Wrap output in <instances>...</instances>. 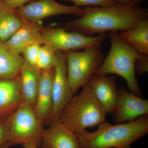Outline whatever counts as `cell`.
I'll use <instances>...</instances> for the list:
<instances>
[{"label":"cell","mask_w":148,"mask_h":148,"mask_svg":"<svg viewBox=\"0 0 148 148\" xmlns=\"http://www.w3.org/2000/svg\"><path fill=\"white\" fill-rule=\"evenodd\" d=\"M83 10V14L78 19L58 24L66 30L91 36L125 31L148 18V9L139 5L116 3L108 6L84 7Z\"/></svg>","instance_id":"6da1fadb"},{"label":"cell","mask_w":148,"mask_h":148,"mask_svg":"<svg viewBox=\"0 0 148 148\" xmlns=\"http://www.w3.org/2000/svg\"><path fill=\"white\" fill-rule=\"evenodd\" d=\"M94 132L76 134L80 148H118L129 146L148 133V115L134 121L113 125L106 121Z\"/></svg>","instance_id":"7a4b0ae2"},{"label":"cell","mask_w":148,"mask_h":148,"mask_svg":"<svg viewBox=\"0 0 148 148\" xmlns=\"http://www.w3.org/2000/svg\"><path fill=\"white\" fill-rule=\"evenodd\" d=\"M107 114L87 84L79 94L73 95L58 120L77 134L106 121Z\"/></svg>","instance_id":"3957f363"},{"label":"cell","mask_w":148,"mask_h":148,"mask_svg":"<svg viewBox=\"0 0 148 148\" xmlns=\"http://www.w3.org/2000/svg\"><path fill=\"white\" fill-rule=\"evenodd\" d=\"M108 37L110 51L95 75L114 74L121 77L125 80L130 91L141 97L135 71V62L141 53L123 41L118 32H110Z\"/></svg>","instance_id":"277c9868"},{"label":"cell","mask_w":148,"mask_h":148,"mask_svg":"<svg viewBox=\"0 0 148 148\" xmlns=\"http://www.w3.org/2000/svg\"><path fill=\"white\" fill-rule=\"evenodd\" d=\"M101 46L65 52L67 76L74 95L87 85L103 63L105 56Z\"/></svg>","instance_id":"5b68a950"},{"label":"cell","mask_w":148,"mask_h":148,"mask_svg":"<svg viewBox=\"0 0 148 148\" xmlns=\"http://www.w3.org/2000/svg\"><path fill=\"white\" fill-rule=\"evenodd\" d=\"M8 118L10 146L34 143L39 147L44 128L34 106L22 101Z\"/></svg>","instance_id":"8992f818"},{"label":"cell","mask_w":148,"mask_h":148,"mask_svg":"<svg viewBox=\"0 0 148 148\" xmlns=\"http://www.w3.org/2000/svg\"><path fill=\"white\" fill-rule=\"evenodd\" d=\"M42 35L44 44L49 46L55 51L64 52L101 45L107 37L106 34L89 36L69 31L64 27H43Z\"/></svg>","instance_id":"52a82bcc"},{"label":"cell","mask_w":148,"mask_h":148,"mask_svg":"<svg viewBox=\"0 0 148 148\" xmlns=\"http://www.w3.org/2000/svg\"><path fill=\"white\" fill-rule=\"evenodd\" d=\"M15 10L21 21L32 23L40 22L44 18L58 14H73L80 17L84 12L83 9L64 5L55 0L34 1Z\"/></svg>","instance_id":"ba28073f"},{"label":"cell","mask_w":148,"mask_h":148,"mask_svg":"<svg viewBox=\"0 0 148 148\" xmlns=\"http://www.w3.org/2000/svg\"><path fill=\"white\" fill-rule=\"evenodd\" d=\"M56 53L57 62L52 83L53 105L48 124L58 120L62 111L74 95L67 76L65 53L61 51Z\"/></svg>","instance_id":"9c48e42d"},{"label":"cell","mask_w":148,"mask_h":148,"mask_svg":"<svg viewBox=\"0 0 148 148\" xmlns=\"http://www.w3.org/2000/svg\"><path fill=\"white\" fill-rule=\"evenodd\" d=\"M116 124L134 121L148 115V100L127 91L124 87L119 89L116 108L113 113Z\"/></svg>","instance_id":"30bf717a"},{"label":"cell","mask_w":148,"mask_h":148,"mask_svg":"<svg viewBox=\"0 0 148 148\" xmlns=\"http://www.w3.org/2000/svg\"><path fill=\"white\" fill-rule=\"evenodd\" d=\"M87 84L107 114H113L119 97L115 77L94 75Z\"/></svg>","instance_id":"8fae6325"},{"label":"cell","mask_w":148,"mask_h":148,"mask_svg":"<svg viewBox=\"0 0 148 148\" xmlns=\"http://www.w3.org/2000/svg\"><path fill=\"white\" fill-rule=\"evenodd\" d=\"M44 129L41 148H80L77 135L59 120L49 123Z\"/></svg>","instance_id":"7c38bea8"},{"label":"cell","mask_w":148,"mask_h":148,"mask_svg":"<svg viewBox=\"0 0 148 148\" xmlns=\"http://www.w3.org/2000/svg\"><path fill=\"white\" fill-rule=\"evenodd\" d=\"M54 69L41 71L39 84L34 108L37 115L43 125L47 123L52 105V83Z\"/></svg>","instance_id":"4fadbf2b"},{"label":"cell","mask_w":148,"mask_h":148,"mask_svg":"<svg viewBox=\"0 0 148 148\" xmlns=\"http://www.w3.org/2000/svg\"><path fill=\"white\" fill-rule=\"evenodd\" d=\"M40 22H22L19 29L5 43L10 49L21 54L28 46L33 44H44L42 35L43 28Z\"/></svg>","instance_id":"5bb4252c"},{"label":"cell","mask_w":148,"mask_h":148,"mask_svg":"<svg viewBox=\"0 0 148 148\" xmlns=\"http://www.w3.org/2000/svg\"><path fill=\"white\" fill-rule=\"evenodd\" d=\"M41 71L24 61L17 79L22 101L34 106Z\"/></svg>","instance_id":"9a60e30c"},{"label":"cell","mask_w":148,"mask_h":148,"mask_svg":"<svg viewBox=\"0 0 148 148\" xmlns=\"http://www.w3.org/2000/svg\"><path fill=\"white\" fill-rule=\"evenodd\" d=\"M22 102L17 77L0 79V118L9 116Z\"/></svg>","instance_id":"2e32d148"},{"label":"cell","mask_w":148,"mask_h":148,"mask_svg":"<svg viewBox=\"0 0 148 148\" xmlns=\"http://www.w3.org/2000/svg\"><path fill=\"white\" fill-rule=\"evenodd\" d=\"M24 62L21 54L12 50L0 40V79L16 78Z\"/></svg>","instance_id":"e0dca14e"},{"label":"cell","mask_w":148,"mask_h":148,"mask_svg":"<svg viewBox=\"0 0 148 148\" xmlns=\"http://www.w3.org/2000/svg\"><path fill=\"white\" fill-rule=\"evenodd\" d=\"M122 40L138 53L148 55V19L119 33Z\"/></svg>","instance_id":"ac0fdd59"},{"label":"cell","mask_w":148,"mask_h":148,"mask_svg":"<svg viewBox=\"0 0 148 148\" xmlns=\"http://www.w3.org/2000/svg\"><path fill=\"white\" fill-rule=\"evenodd\" d=\"M22 21L15 10L11 8L0 0V40L6 41L17 31Z\"/></svg>","instance_id":"d6986e66"},{"label":"cell","mask_w":148,"mask_h":148,"mask_svg":"<svg viewBox=\"0 0 148 148\" xmlns=\"http://www.w3.org/2000/svg\"><path fill=\"white\" fill-rule=\"evenodd\" d=\"M57 62L56 51L49 46H41L37 67L41 71L54 69Z\"/></svg>","instance_id":"ffe728a7"},{"label":"cell","mask_w":148,"mask_h":148,"mask_svg":"<svg viewBox=\"0 0 148 148\" xmlns=\"http://www.w3.org/2000/svg\"><path fill=\"white\" fill-rule=\"evenodd\" d=\"M41 46L39 44H33L25 48L21 53L24 61L31 65L37 66Z\"/></svg>","instance_id":"44dd1931"},{"label":"cell","mask_w":148,"mask_h":148,"mask_svg":"<svg viewBox=\"0 0 148 148\" xmlns=\"http://www.w3.org/2000/svg\"><path fill=\"white\" fill-rule=\"evenodd\" d=\"M72 2L74 5L79 7L82 6L94 5L95 6H108L116 3L114 0H65ZM80 8V7H79Z\"/></svg>","instance_id":"7402d4cb"},{"label":"cell","mask_w":148,"mask_h":148,"mask_svg":"<svg viewBox=\"0 0 148 148\" xmlns=\"http://www.w3.org/2000/svg\"><path fill=\"white\" fill-rule=\"evenodd\" d=\"M8 116L0 118V148L8 143L9 139Z\"/></svg>","instance_id":"603a6c76"},{"label":"cell","mask_w":148,"mask_h":148,"mask_svg":"<svg viewBox=\"0 0 148 148\" xmlns=\"http://www.w3.org/2000/svg\"><path fill=\"white\" fill-rule=\"evenodd\" d=\"M136 74L143 75L148 71V55L140 54L135 64Z\"/></svg>","instance_id":"cb8c5ba5"},{"label":"cell","mask_w":148,"mask_h":148,"mask_svg":"<svg viewBox=\"0 0 148 148\" xmlns=\"http://www.w3.org/2000/svg\"><path fill=\"white\" fill-rule=\"evenodd\" d=\"M11 8L16 10L31 2L32 0H2Z\"/></svg>","instance_id":"d4e9b609"},{"label":"cell","mask_w":148,"mask_h":148,"mask_svg":"<svg viewBox=\"0 0 148 148\" xmlns=\"http://www.w3.org/2000/svg\"><path fill=\"white\" fill-rule=\"evenodd\" d=\"M116 2L125 5L132 6L133 5L132 0H114Z\"/></svg>","instance_id":"484cf974"},{"label":"cell","mask_w":148,"mask_h":148,"mask_svg":"<svg viewBox=\"0 0 148 148\" xmlns=\"http://www.w3.org/2000/svg\"><path fill=\"white\" fill-rule=\"evenodd\" d=\"M24 148H38V145L34 143H28L23 144Z\"/></svg>","instance_id":"4316f807"},{"label":"cell","mask_w":148,"mask_h":148,"mask_svg":"<svg viewBox=\"0 0 148 148\" xmlns=\"http://www.w3.org/2000/svg\"><path fill=\"white\" fill-rule=\"evenodd\" d=\"M145 0H132V3L133 5H138L139 4Z\"/></svg>","instance_id":"83f0119b"},{"label":"cell","mask_w":148,"mask_h":148,"mask_svg":"<svg viewBox=\"0 0 148 148\" xmlns=\"http://www.w3.org/2000/svg\"><path fill=\"white\" fill-rule=\"evenodd\" d=\"M10 147V146L9 145L8 143H7V144H6L5 145H4L1 147L0 148H9Z\"/></svg>","instance_id":"f1b7e54d"},{"label":"cell","mask_w":148,"mask_h":148,"mask_svg":"<svg viewBox=\"0 0 148 148\" xmlns=\"http://www.w3.org/2000/svg\"><path fill=\"white\" fill-rule=\"evenodd\" d=\"M118 148H131L130 145L124 146V147H122Z\"/></svg>","instance_id":"f546056e"}]
</instances>
